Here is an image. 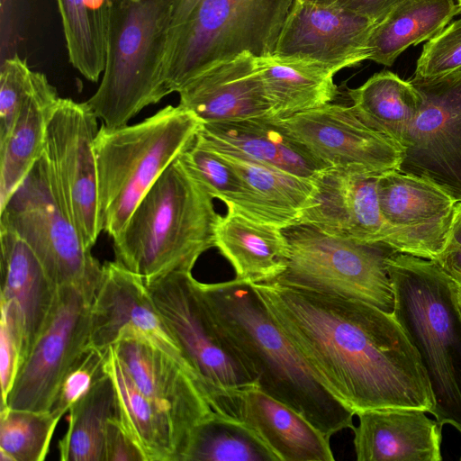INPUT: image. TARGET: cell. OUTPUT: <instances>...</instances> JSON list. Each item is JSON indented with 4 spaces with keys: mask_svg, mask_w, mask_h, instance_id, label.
<instances>
[{
    "mask_svg": "<svg viewBox=\"0 0 461 461\" xmlns=\"http://www.w3.org/2000/svg\"><path fill=\"white\" fill-rule=\"evenodd\" d=\"M217 152L243 176L267 204L286 222L287 227L298 222L300 214L307 205L313 192V178L299 176L242 157Z\"/></svg>",
    "mask_w": 461,
    "mask_h": 461,
    "instance_id": "cell-35",
    "label": "cell"
},
{
    "mask_svg": "<svg viewBox=\"0 0 461 461\" xmlns=\"http://www.w3.org/2000/svg\"><path fill=\"white\" fill-rule=\"evenodd\" d=\"M409 80L420 96V107L402 142L398 170L461 202V71Z\"/></svg>",
    "mask_w": 461,
    "mask_h": 461,
    "instance_id": "cell-11",
    "label": "cell"
},
{
    "mask_svg": "<svg viewBox=\"0 0 461 461\" xmlns=\"http://www.w3.org/2000/svg\"><path fill=\"white\" fill-rule=\"evenodd\" d=\"M214 247L234 268L235 278L250 284L274 282L285 270L288 256L283 228L232 208L216 224Z\"/></svg>",
    "mask_w": 461,
    "mask_h": 461,
    "instance_id": "cell-25",
    "label": "cell"
},
{
    "mask_svg": "<svg viewBox=\"0 0 461 461\" xmlns=\"http://www.w3.org/2000/svg\"><path fill=\"white\" fill-rule=\"evenodd\" d=\"M283 230L288 256L275 283L359 300L393 313L394 294L386 261L397 251L303 223Z\"/></svg>",
    "mask_w": 461,
    "mask_h": 461,
    "instance_id": "cell-9",
    "label": "cell"
},
{
    "mask_svg": "<svg viewBox=\"0 0 461 461\" xmlns=\"http://www.w3.org/2000/svg\"><path fill=\"white\" fill-rule=\"evenodd\" d=\"M138 388L169 419L180 461L194 427L213 412L194 378L147 340L128 336L113 345Z\"/></svg>",
    "mask_w": 461,
    "mask_h": 461,
    "instance_id": "cell-18",
    "label": "cell"
},
{
    "mask_svg": "<svg viewBox=\"0 0 461 461\" xmlns=\"http://www.w3.org/2000/svg\"><path fill=\"white\" fill-rule=\"evenodd\" d=\"M70 64L97 82L105 66L107 0H57Z\"/></svg>",
    "mask_w": 461,
    "mask_h": 461,
    "instance_id": "cell-33",
    "label": "cell"
},
{
    "mask_svg": "<svg viewBox=\"0 0 461 461\" xmlns=\"http://www.w3.org/2000/svg\"><path fill=\"white\" fill-rule=\"evenodd\" d=\"M276 121L328 168L375 176L399 169L402 147L366 126L351 106L330 103Z\"/></svg>",
    "mask_w": 461,
    "mask_h": 461,
    "instance_id": "cell-14",
    "label": "cell"
},
{
    "mask_svg": "<svg viewBox=\"0 0 461 461\" xmlns=\"http://www.w3.org/2000/svg\"><path fill=\"white\" fill-rule=\"evenodd\" d=\"M26 60L14 55L0 71V144L9 136L34 76Z\"/></svg>",
    "mask_w": 461,
    "mask_h": 461,
    "instance_id": "cell-39",
    "label": "cell"
},
{
    "mask_svg": "<svg viewBox=\"0 0 461 461\" xmlns=\"http://www.w3.org/2000/svg\"><path fill=\"white\" fill-rule=\"evenodd\" d=\"M197 286L219 332L261 391L300 413L328 438L353 429L355 412L306 362L252 284L234 278L198 281Z\"/></svg>",
    "mask_w": 461,
    "mask_h": 461,
    "instance_id": "cell-2",
    "label": "cell"
},
{
    "mask_svg": "<svg viewBox=\"0 0 461 461\" xmlns=\"http://www.w3.org/2000/svg\"><path fill=\"white\" fill-rule=\"evenodd\" d=\"M128 336L140 337L161 349L196 382L182 350L160 317L144 279L116 260L108 261L103 264L91 305L89 347L106 351Z\"/></svg>",
    "mask_w": 461,
    "mask_h": 461,
    "instance_id": "cell-15",
    "label": "cell"
},
{
    "mask_svg": "<svg viewBox=\"0 0 461 461\" xmlns=\"http://www.w3.org/2000/svg\"><path fill=\"white\" fill-rule=\"evenodd\" d=\"M203 122L179 104L144 121L102 125L94 148L103 230L115 238L166 168L194 141Z\"/></svg>",
    "mask_w": 461,
    "mask_h": 461,
    "instance_id": "cell-7",
    "label": "cell"
},
{
    "mask_svg": "<svg viewBox=\"0 0 461 461\" xmlns=\"http://www.w3.org/2000/svg\"><path fill=\"white\" fill-rule=\"evenodd\" d=\"M68 427L59 442L61 461H104L108 420L118 416L113 382L105 375L69 409Z\"/></svg>",
    "mask_w": 461,
    "mask_h": 461,
    "instance_id": "cell-32",
    "label": "cell"
},
{
    "mask_svg": "<svg viewBox=\"0 0 461 461\" xmlns=\"http://www.w3.org/2000/svg\"><path fill=\"white\" fill-rule=\"evenodd\" d=\"M393 314L417 350L438 424L461 433V308L457 285L430 259L395 252L387 258Z\"/></svg>",
    "mask_w": 461,
    "mask_h": 461,
    "instance_id": "cell-4",
    "label": "cell"
},
{
    "mask_svg": "<svg viewBox=\"0 0 461 461\" xmlns=\"http://www.w3.org/2000/svg\"><path fill=\"white\" fill-rule=\"evenodd\" d=\"M303 3L319 5H335L338 0H299Z\"/></svg>",
    "mask_w": 461,
    "mask_h": 461,
    "instance_id": "cell-44",
    "label": "cell"
},
{
    "mask_svg": "<svg viewBox=\"0 0 461 461\" xmlns=\"http://www.w3.org/2000/svg\"><path fill=\"white\" fill-rule=\"evenodd\" d=\"M460 13L455 0H404L373 28L367 59L387 67L410 46L429 41Z\"/></svg>",
    "mask_w": 461,
    "mask_h": 461,
    "instance_id": "cell-29",
    "label": "cell"
},
{
    "mask_svg": "<svg viewBox=\"0 0 461 461\" xmlns=\"http://www.w3.org/2000/svg\"><path fill=\"white\" fill-rule=\"evenodd\" d=\"M106 351L88 347L79 356L63 378L50 411L62 417L106 375Z\"/></svg>",
    "mask_w": 461,
    "mask_h": 461,
    "instance_id": "cell-38",
    "label": "cell"
},
{
    "mask_svg": "<svg viewBox=\"0 0 461 461\" xmlns=\"http://www.w3.org/2000/svg\"><path fill=\"white\" fill-rule=\"evenodd\" d=\"M180 461H279L249 427L213 412L191 431Z\"/></svg>",
    "mask_w": 461,
    "mask_h": 461,
    "instance_id": "cell-34",
    "label": "cell"
},
{
    "mask_svg": "<svg viewBox=\"0 0 461 461\" xmlns=\"http://www.w3.org/2000/svg\"><path fill=\"white\" fill-rule=\"evenodd\" d=\"M178 94L179 105L195 114L203 123L270 114L257 56L249 51L213 66Z\"/></svg>",
    "mask_w": 461,
    "mask_h": 461,
    "instance_id": "cell-22",
    "label": "cell"
},
{
    "mask_svg": "<svg viewBox=\"0 0 461 461\" xmlns=\"http://www.w3.org/2000/svg\"><path fill=\"white\" fill-rule=\"evenodd\" d=\"M456 3L458 4V5H461V0H456Z\"/></svg>",
    "mask_w": 461,
    "mask_h": 461,
    "instance_id": "cell-46",
    "label": "cell"
},
{
    "mask_svg": "<svg viewBox=\"0 0 461 461\" xmlns=\"http://www.w3.org/2000/svg\"><path fill=\"white\" fill-rule=\"evenodd\" d=\"M402 1L404 0H338L335 5L377 23Z\"/></svg>",
    "mask_w": 461,
    "mask_h": 461,
    "instance_id": "cell-43",
    "label": "cell"
},
{
    "mask_svg": "<svg viewBox=\"0 0 461 461\" xmlns=\"http://www.w3.org/2000/svg\"><path fill=\"white\" fill-rule=\"evenodd\" d=\"M0 227L31 247L58 287L74 286L95 297L103 265L71 221L44 153L0 209Z\"/></svg>",
    "mask_w": 461,
    "mask_h": 461,
    "instance_id": "cell-8",
    "label": "cell"
},
{
    "mask_svg": "<svg viewBox=\"0 0 461 461\" xmlns=\"http://www.w3.org/2000/svg\"><path fill=\"white\" fill-rule=\"evenodd\" d=\"M97 119L86 102L60 98L44 147L64 206L91 249L103 230L94 148Z\"/></svg>",
    "mask_w": 461,
    "mask_h": 461,
    "instance_id": "cell-12",
    "label": "cell"
},
{
    "mask_svg": "<svg viewBox=\"0 0 461 461\" xmlns=\"http://www.w3.org/2000/svg\"><path fill=\"white\" fill-rule=\"evenodd\" d=\"M378 176L336 168L320 172L297 223L333 236L385 244L387 227L379 205Z\"/></svg>",
    "mask_w": 461,
    "mask_h": 461,
    "instance_id": "cell-20",
    "label": "cell"
},
{
    "mask_svg": "<svg viewBox=\"0 0 461 461\" xmlns=\"http://www.w3.org/2000/svg\"><path fill=\"white\" fill-rule=\"evenodd\" d=\"M353 427L358 461H440L442 427L421 410H368Z\"/></svg>",
    "mask_w": 461,
    "mask_h": 461,
    "instance_id": "cell-24",
    "label": "cell"
},
{
    "mask_svg": "<svg viewBox=\"0 0 461 461\" xmlns=\"http://www.w3.org/2000/svg\"><path fill=\"white\" fill-rule=\"evenodd\" d=\"M212 409L251 429L279 461H333L329 438L300 413L257 385L223 389Z\"/></svg>",
    "mask_w": 461,
    "mask_h": 461,
    "instance_id": "cell-19",
    "label": "cell"
},
{
    "mask_svg": "<svg viewBox=\"0 0 461 461\" xmlns=\"http://www.w3.org/2000/svg\"><path fill=\"white\" fill-rule=\"evenodd\" d=\"M460 460H461V457H460Z\"/></svg>",
    "mask_w": 461,
    "mask_h": 461,
    "instance_id": "cell-48",
    "label": "cell"
},
{
    "mask_svg": "<svg viewBox=\"0 0 461 461\" xmlns=\"http://www.w3.org/2000/svg\"><path fill=\"white\" fill-rule=\"evenodd\" d=\"M461 71V18L447 25L422 48L413 77L431 79Z\"/></svg>",
    "mask_w": 461,
    "mask_h": 461,
    "instance_id": "cell-37",
    "label": "cell"
},
{
    "mask_svg": "<svg viewBox=\"0 0 461 461\" xmlns=\"http://www.w3.org/2000/svg\"><path fill=\"white\" fill-rule=\"evenodd\" d=\"M0 327V384L3 408L22 365V346L18 333L2 312Z\"/></svg>",
    "mask_w": 461,
    "mask_h": 461,
    "instance_id": "cell-40",
    "label": "cell"
},
{
    "mask_svg": "<svg viewBox=\"0 0 461 461\" xmlns=\"http://www.w3.org/2000/svg\"><path fill=\"white\" fill-rule=\"evenodd\" d=\"M348 96L366 126L402 147L420 107V96L410 80L384 70L349 89Z\"/></svg>",
    "mask_w": 461,
    "mask_h": 461,
    "instance_id": "cell-30",
    "label": "cell"
},
{
    "mask_svg": "<svg viewBox=\"0 0 461 461\" xmlns=\"http://www.w3.org/2000/svg\"><path fill=\"white\" fill-rule=\"evenodd\" d=\"M61 417L49 411L0 409V461H42Z\"/></svg>",
    "mask_w": 461,
    "mask_h": 461,
    "instance_id": "cell-36",
    "label": "cell"
},
{
    "mask_svg": "<svg viewBox=\"0 0 461 461\" xmlns=\"http://www.w3.org/2000/svg\"><path fill=\"white\" fill-rule=\"evenodd\" d=\"M192 271L176 270L145 281L165 325L209 400L223 389L256 381L213 323Z\"/></svg>",
    "mask_w": 461,
    "mask_h": 461,
    "instance_id": "cell-10",
    "label": "cell"
},
{
    "mask_svg": "<svg viewBox=\"0 0 461 461\" xmlns=\"http://www.w3.org/2000/svg\"><path fill=\"white\" fill-rule=\"evenodd\" d=\"M220 217L212 195L177 157L113 239L115 260L144 281L192 271L199 257L214 247Z\"/></svg>",
    "mask_w": 461,
    "mask_h": 461,
    "instance_id": "cell-3",
    "label": "cell"
},
{
    "mask_svg": "<svg viewBox=\"0 0 461 461\" xmlns=\"http://www.w3.org/2000/svg\"><path fill=\"white\" fill-rule=\"evenodd\" d=\"M252 285L306 362L355 414L430 412L434 402L420 356L393 313L275 282Z\"/></svg>",
    "mask_w": 461,
    "mask_h": 461,
    "instance_id": "cell-1",
    "label": "cell"
},
{
    "mask_svg": "<svg viewBox=\"0 0 461 461\" xmlns=\"http://www.w3.org/2000/svg\"><path fill=\"white\" fill-rule=\"evenodd\" d=\"M174 2L107 0L104 70L86 101L104 125H128L169 95L163 68Z\"/></svg>",
    "mask_w": 461,
    "mask_h": 461,
    "instance_id": "cell-6",
    "label": "cell"
},
{
    "mask_svg": "<svg viewBox=\"0 0 461 461\" xmlns=\"http://www.w3.org/2000/svg\"><path fill=\"white\" fill-rule=\"evenodd\" d=\"M459 8H460V13H461V5H459Z\"/></svg>",
    "mask_w": 461,
    "mask_h": 461,
    "instance_id": "cell-47",
    "label": "cell"
},
{
    "mask_svg": "<svg viewBox=\"0 0 461 461\" xmlns=\"http://www.w3.org/2000/svg\"><path fill=\"white\" fill-rule=\"evenodd\" d=\"M61 97L41 72H34L15 123L0 144V209L44 153L49 122Z\"/></svg>",
    "mask_w": 461,
    "mask_h": 461,
    "instance_id": "cell-26",
    "label": "cell"
},
{
    "mask_svg": "<svg viewBox=\"0 0 461 461\" xmlns=\"http://www.w3.org/2000/svg\"><path fill=\"white\" fill-rule=\"evenodd\" d=\"M93 300L77 287H59L52 314L22 364L5 407L50 409L66 374L89 347Z\"/></svg>",
    "mask_w": 461,
    "mask_h": 461,
    "instance_id": "cell-13",
    "label": "cell"
},
{
    "mask_svg": "<svg viewBox=\"0 0 461 461\" xmlns=\"http://www.w3.org/2000/svg\"><path fill=\"white\" fill-rule=\"evenodd\" d=\"M293 3L175 0L163 68L168 94L241 52L273 54Z\"/></svg>",
    "mask_w": 461,
    "mask_h": 461,
    "instance_id": "cell-5",
    "label": "cell"
},
{
    "mask_svg": "<svg viewBox=\"0 0 461 461\" xmlns=\"http://www.w3.org/2000/svg\"><path fill=\"white\" fill-rule=\"evenodd\" d=\"M104 369L114 384L119 419L145 461H176L169 419L138 388L113 346L106 351Z\"/></svg>",
    "mask_w": 461,
    "mask_h": 461,
    "instance_id": "cell-28",
    "label": "cell"
},
{
    "mask_svg": "<svg viewBox=\"0 0 461 461\" xmlns=\"http://www.w3.org/2000/svg\"><path fill=\"white\" fill-rule=\"evenodd\" d=\"M257 64L275 120L323 106L339 93L335 74L314 61L270 54L257 56Z\"/></svg>",
    "mask_w": 461,
    "mask_h": 461,
    "instance_id": "cell-27",
    "label": "cell"
},
{
    "mask_svg": "<svg viewBox=\"0 0 461 461\" xmlns=\"http://www.w3.org/2000/svg\"><path fill=\"white\" fill-rule=\"evenodd\" d=\"M0 244L1 312L20 337L23 364L48 324L59 287L15 232L0 227Z\"/></svg>",
    "mask_w": 461,
    "mask_h": 461,
    "instance_id": "cell-21",
    "label": "cell"
},
{
    "mask_svg": "<svg viewBox=\"0 0 461 461\" xmlns=\"http://www.w3.org/2000/svg\"><path fill=\"white\" fill-rule=\"evenodd\" d=\"M104 461H145L143 454L124 429L119 416L110 419L106 426Z\"/></svg>",
    "mask_w": 461,
    "mask_h": 461,
    "instance_id": "cell-41",
    "label": "cell"
},
{
    "mask_svg": "<svg viewBox=\"0 0 461 461\" xmlns=\"http://www.w3.org/2000/svg\"><path fill=\"white\" fill-rule=\"evenodd\" d=\"M178 158L212 197L222 201L227 208L258 221L287 227L222 156L196 137Z\"/></svg>",
    "mask_w": 461,
    "mask_h": 461,
    "instance_id": "cell-31",
    "label": "cell"
},
{
    "mask_svg": "<svg viewBox=\"0 0 461 461\" xmlns=\"http://www.w3.org/2000/svg\"><path fill=\"white\" fill-rule=\"evenodd\" d=\"M375 24L337 5L294 0L273 54L314 61L336 74L367 59V42Z\"/></svg>",
    "mask_w": 461,
    "mask_h": 461,
    "instance_id": "cell-17",
    "label": "cell"
},
{
    "mask_svg": "<svg viewBox=\"0 0 461 461\" xmlns=\"http://www.w3.org/2000/svg\"><path fill=\"white\" fill-rule=\"evenodd\" d=\"M196 139L217 151L306 178L312 179L328 168L276 120L268 116L203 123Z\"/></svg>",
    "mask_w": 461,
    "mask_h": 461,
    "instance_id": "cell-23",
    "label": "cell"
},
{
    "mask_svg": "<svg viewBox=\"0 0 461 461\" xmlns=\"http://www.w3.org/2000/svg\"><path fill=\"white\" fill-rule=\"evenodd\" d=\"M434 261L461 286V202L456 204L451 230L444 249Z\"/></svg>",
    "mask_w": 461,
    "mask_h": 461,
    "instance_id": "cell-42",
    "label": "cell"
},
{
    "mask_svg": "<svg viewBox=\"0 0 461 461\" xmlns=\"http://www.w3.org/2000/svg\"><path fill=\"white\" fill-rule=\"evenodd\" d=\"M456 296H457V301H458L459 306L461 308V286H458V285H457V289H456Z\"/></svg>",
    "mask_w": 461,
    "mask_h": 461,
    "instance_id": "cell-45",
    "label": "cell"
},
{
    "mask_svg": "<svg viewBox=\"0 0 461 461\" xmlns=\"http://www.w3.org/2000/svg\"><path fill=\"white\" fill-rule=\"evenodd\" d=\"M385 244L400 253L435 260L451 230L456 201L436 185L399 170L378 176Z\"/></svg>",
    "mask_w": 461,
    "mask_h": 461,
    "instance_id": "cell-16",
    "label": "cell"
}]
</instances>
